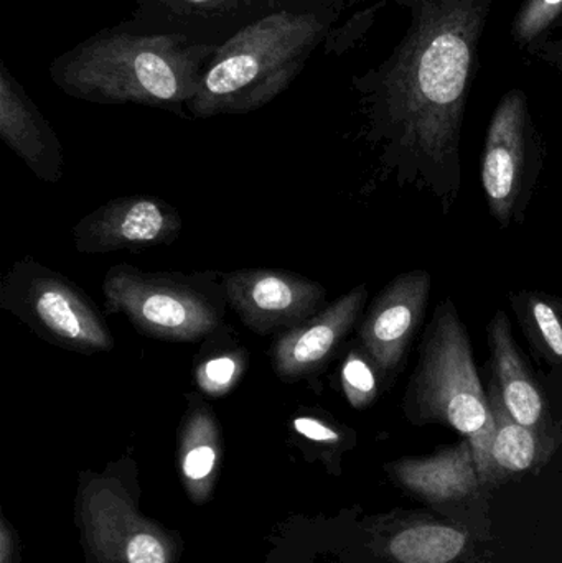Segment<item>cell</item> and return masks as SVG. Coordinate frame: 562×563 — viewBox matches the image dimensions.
<instances>
[{"label": "cell", "instance_id": "13", "mask_svg": "<svg viewBox=\"0 0 562 563\" xmlns=\"http://www.w3.org/2000/svg\"><path fill=\"white\" fill-rule=\"evenodd\" d=\"M525 122L524 95L515 91L505 96L492 119L482 158V184L488 205L504 223L510 221L524 174Z\"/></svg>", "mask_w": 562, "mask_h": 563}, {"label": "cell", "instance_id": "20", "mask_svg": "<svg viewBox=\"0 0 562 563\" xmlns=\"http://www.w3.org/2000/svg\"><path fill=\"white\" fill-rule=\"evenodd\" d=\"M562 12V0H530L515 23L520 42H530L553 23Z\"/></svg>", "mask_w": 562, "mask_h": 563}, {"label": "cell", "instance_id": "14", "mask_svg": "<svg viewBox=\"0 0 562 563\" xmlns=\"http://www.w3.org/2000/svg\"><path fill=\"white\" fill-rule=\"evenodd\" d=\"M395 473L406 489L429 503L465 498L475 492L481 479L469 440L426 459L401 460L396 463Z\"/></svg>", "mask_w": 562, "mask_h": 563}, {"label": "cell", "instance_id": "4", "mask_svg": "<svg viewBox=\"0 0 562 563\" xmlns=\"http://www.w3.org/2000/svg\"><path fill=\"white\" fill-rule=\"evenodd\" d=\"M409 400L419 419L445 423L471 442L482 479L494 475V412L478 379L471 341L451 301L438 308L422 341Z\"/></svg>", "mask_w": 562, "mask_h": 563}, {"label": "cell", "instance_id": "2", "mask_svg": "<svg viewBox=\"0 0 562 563\" xmlns=\"http://www.w3.org/2000/svg\"><path fill=\"white\" fill-rule=\"evenodd\" d=\"M217 52L218 46L175 33H132L118 23L56 56L49 78L81 101L145 106L190 118L188 104Z\"/></svg>", "mask_w": 562, "mask_h": 563}, {"label": "cell", "instance_id": "16", "mask_svg": "<svg viewBox=\"0 0 562 563\" xmlns=\"http://www.w3.org/2000/svg\"><path fill=\"white\" fill-rule=\"evenodd\" d=\"M250 366V354L233 328L221 327L205 338L195 356L194 377L198 390L208 397H223L236 389Z\"/></svg>", "mask_w": 562, "mask_h": 563}, {"label": "cell", "instance_id": "17", "mask_svg": "<svg viewBox=\"0 0 562 563\" xmlns=\"http://www.w3.org/2000/svg\"><path fill=\"white\" fill-rule=\"evenodd\" d=\"M487 396L495 419V435L492 443L495 470L507 473L527 472L538 459L540 442L537 432L530 427L521 426L508 413L495 380L488 386Z\"/></svg>", "mask_w": 562, "mask_h": 563}, {"label": "cell", "instance_id": "10", "mask_svg": "<svg viewBox=\"0 0 562 563\" xmlns=\"http://www.w3.org/2000/svg\"><path fill=\"white\" fill-rule=\"evenodd\" d=\"M368 290L359 285L302 323L277 334L271 366L284 383L310 379L329 363L365 307Z\"/></svg>", "mask_w": 562, "mask_h": 563}, {"label": "cell", "instance_id": "11", "mask_svg": "<svg viewBox=\"0 0 562 563\" xmlns=\"http://www.w3.org/2000/svg\"><path fill=\"white\" fill-rule=\"evenodd\" d=\"M431 277L425 271L405 274L378 295L360 324L362 350L383 374L401 363L412 334L421 323Z\"/></svg>", "mask_w": 562, "mask_h": 563}, {"label": "cell", "instance_id": "19", "mask_svg": "<svg viewBox=\"0 0 562 563\" xmlns=\"http://www.w3.org/2000/svg\"><path fill=\"white\" fill-rule=\"evenodd\" d=\"M375 363L363 350H352L342 364V389L350 406L365 409L378 396V379Z\"/></svg>", "mask_w": 562, "mask_h": 563}, {"label": "cell", "instance_id": "8", "mask_svg": "<svg viewBox=\"0 0 562 563\" xmlns=\"http://www.w3.org/2000/svg\"><path fill=\"white\" fill-rule=\"evenodd\" d=\"M228 305L260 336L283 333L319 313L326 288L279 269H241L223 274Z\"/></svg>", "mask_w": 562, "mask_h": 563}, {"label": "cell", "instance_id": "22", "mask_svg": "<svg viewBox=\"0 0 562 563\" xmlns=\"http://www.w3.org/2000/svg\"><path fill=\"white\" fill-rule=\"evenodd\" d=\"M293 429L297 435L313 443H339L342 440V433L330 426L326 420L312 413H302L294 417Z\"/></svg>", "mask_w": 562, "mask_h": 563}, {"label": "cell", "instance_id": "21", "mask_svg": "<svg viewBox=\"0 0 562 563\" xmlns=\"http://www.w3.org/2000/svg\"><path fill=\"white\" fill-rule=\"evenodd\" d=\"M531 317L551 353L562 360V320L554 308L541 298H531Z\"/></svg>", "mask_w": 562, "mask_h": 563}, {"label": "cell", "instance_id": "9", "mask_svg": "<svg viewBox=\"0 0 562 563\" xmlns=\"http://www.w3.org/2000/svg\"><path fill=\"white\" fill-rule=\"evenodd\" d=\"M181 218L177 208L155 197L115 198L73 228V244L81 254L145 250L177 240Z\"/></svg>", "mask_w": 562, "mask_h": 563}, {"label": "cell", "instance_id": "12", "mask_svg": "<svg viewBox=\"0 0 562 563\" xmlns=\"http://www.w3.org/2000/svg\"><path fill=\"white\" fill-rule=\"evenodd\" d=\"M0 139L40 180L62 178L65 157L58 135L19 79L0 62Z\"/></svg>", "mask_w": 562, "mask_h": 563}, {"label": "cell", "instance_id": "6", "mask_svg": "<svg viewBox=\"0 0 562 563\" xmlns=\"http://www.w3.org/2000/svg\"><path fill=\"white\" fill-rule=\"evenodd\" d=\"M0 307L62 350L98 354L114 347V338L95 301L68 277L30 257L16 261L3 276Z\"/></svg>", "mask_w": 562, "mask_h": 563}, {"label": "cell", "instance_id": "7", "mask_svg": "<svg viewBox=\"0 0 562 563\" xmlns=\"http://www.w3.org/2000/svg\"><path fill=\"white\" fill-rule=\"evenodd\" d=\"M333 0H135L119 25L132 33H175L200 45L230 42L247 26L279 13H310Z\"/></svg>", "mask_w": 562, "mask_h": 563}, {"label": "cell", "instance_id": "1", "mask_svg": "<svg viewBox=\"0 0 562 563\" xmlns=\"http://www.w3.org/2000/svg\"><path fill=\"white\" fill-rule=\"evenodd\" d=\"M481 15L465 0H432L379 79L383 114L406 147L441 162L458 147Z\"/></svg>", "mask_w": 562, "mask_h": 563}, {"label": "cell", "instance_id": "3", "mask_svg": "<svg viewBox=\"0 0 562 563\" xmlns=\"http://www.w3.org/2000/svg\"><path fill=\"white\" fill-rule=\"evenodd\" d=\"M335 9L279 13L247 26L218 48L188 104L194 119L241 115L271 104L294 85L326 40Z\"/></svg>", "mask_w": 562, "mask_h": 563}, {"label": "cell", "instance_id": "23", "mask_svg": "<svg viewBox=\"0 0 562 563\" xmlns=\"http://www.w3.org/2000/svg\"><path fill=\"white\" fill-rule=\"evenodd\" d=\"M129 563H165V552L161 542L148 534H139L129 542Z\"/></svg>", "mask_w": 562, "mask_h": 563}, {"label": "cell", "instance_id": "15", "mask_svg": "<svg viewBox=\"0 0 562 563\" xmlns=\"http://www.w3.org/2000/svg\"><path fill=\"white\" fill-rule=\"evenodd\" d=\"M491 346L495 383L505 409L521 426L537 429L543 422L547 407L515 346L510 321L502 311L491 324Z\"/></svg>", "mask_w": 562, "mask_h": 563}, {"label": "cell", "instance_id": "5", "mask_svg": "<svg viewBox=\"0 0 562 563\" xmlns=\"http://www.w3.org/2000/svg\"><path fill=\"white\" fill-rule=\"evenodd\" d=\"M106 313H121L142 336L198 343L223 327V274L145 273L129 264L111 267L102 282Z\"/></svg>", "mask_w": 562, "mask_h": 563}, {"label": "cell", "instance_id": "18", "mask_svg": "<svg viewBox=\"0 0 562 563\" xmlns=\"http://www.w3.org/2000/svg\"><path fill=\"white\" fill-rule=\"evenodd\" d=\"M467 545V536L442 525L411 526L389 542V554L399 563H449Z\"/></svg>", "mask_w": 562, "mask_h": 563}]
</instances>
